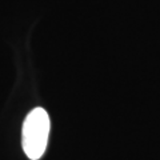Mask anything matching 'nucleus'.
I'll use <instances>...</instances> for the list:
<instances>
[{
  "instance_id": "1",
  "label": "nucleus",
  "mask_w": 160,
  "mask_h": 160,
  "mask_svg": "<svg viewBox=\"0 0 160 160\" xmlns=\"http://www.w3.org/2000/svg\"><path fill=\"white\" fill-rule=\"evenodd\" d=\"M51 122L47 111L42 107L33 108L23 124L22 144L24 153L31 160H39L46 152Z\"/></svg>"
}]
</instances>
